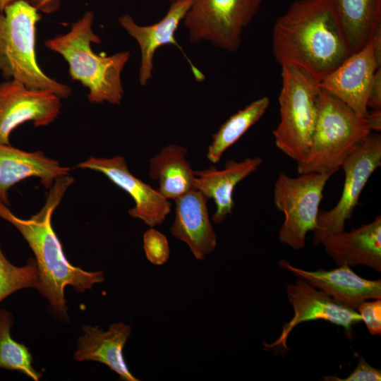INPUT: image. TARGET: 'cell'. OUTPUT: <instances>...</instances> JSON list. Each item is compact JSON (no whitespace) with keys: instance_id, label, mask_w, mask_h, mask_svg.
<instances>
[{"instance_id":"32","label":"cell","mask_w":381,"mask_h":381,"mask_svg":"<svg viewBox=\"0 0 381 381\" xmlns=\"http://www.w3.org/2000/svg\"><path fill=\"white\" fill-rule=\"evenodd\" d=\"M17 0H0V11L3 12L5 7L9 4Z\"/></svg>"},{"instance_id":"22","label":"cell","mask_w":381,"mask_h":381,"mask_svg":"<svg viewBox=\"0 0 381 381\" xmlns=\"http://www.w3.org/2000/svg\"><path fill=\"white\" fill-rule=\"evenodd\" d=\"M188 150L171 144L150 158L149 176L159 182L157 189L167 200H176L194 189L195 171L186 159Z\"/></svg>"},{"instance_id":"6","label":"cell","mask_w":381,"mask_h":381,"mask_svg":"<svg viewBox=\"0 0 381 381\" xmlns=\"http://www.w3.org/2000/svg\"><path fill=\"white\" fill-rule=\"evenodd\" d=\"M281 67L280 121L272 133L277 147L298 162L311 145L321 88L320 80L305 71L293 66Z\"/></svg>"},{"instance_id":"30","label":"cell","mask_w":381,"mask_h":381,"mask_svg":"<svg viewBox=\"0 0 381 381\" xmlns=\"http://www.w3.org/2000/svg\"><path fill=\"white\" fill-rule=\"evenodd\" d=\"M39 11L49 14L58 11L61 0H26Z\"/></svg>"},{"instance_id":"31","label":"cell","mask_w":381,"mask_h":381,"mask_svg":"<svg viewBox=\"0 0 381 381\" xmlns=\"http://www.w3.org/2000/svg\"><path fill=\"white\" fill-rule=\"evenodd\" d=\"M371 131L380 132L381 129V109L368 112L366 115Z\"/></svg>"},{"instance_id":"5","label":"cell","mask_w":381,"mask_h":381,"mask_svg":"<svg viewBox=\"0 0 381 381\" xmlns=\"http://www.w3.org/2000/svg\"><path fill=\"white\" fill-rule=\"evenodd\" d=\"M371 132L366 116H359L337 97L321 90L311 145L297 162L298 172L334 174Z\"/></svg>"},{"instance_id":"20","label":"cell","mask_w":381,"mask_h":381,"mask_svg":"<svg viewBox=\"0 0 381 381\" xmlns=\"http://www.w3.org/2000/svg\"><path fill=\"white\" fill-rule=\"evenodd\" d=\"M259 157H248L242 161L228 160L222 169L214 167L195 171L194 188L209 199H213L216 210L212 219L214 223H222L232 213L234 207L233 192L236 185L255 171L262 164Z\"/></svg>"},{"instance_id":"24","label":"cell","mask_w":381,"mask_h":381,"mask_svg":"<svg viewBox=\"0 0 381 381\" xmlns=\"http://www.w3.org/2000/svg\"><path fill=\"white\" fill-rule=\"evenodd\" d=\"M13 316L5 309L0 310V368L16 370L38 381L41 372L33 368L32 356L23 344L14 340L11 335Z\"/></svg>"},{"instance_id":"13","label":"cell","mask_w":381,"mask_h":381,"mask_svg":"<svg viewBox=\"0 0 381 381\" xmlns=\"http://www.w3.org/2000/svg\"><path fill=\"white\" fill-rule=\"evenodd\" d=\"M77 167L102 173L128 193L135 202L128 214L150 227L162 224L171 212V203L169 200L161 195L157 189L133 175L122 156L90 157L80 162Z\"/></svg>"},{"instance_id":"15","label":"cell","mask_w":381,"mask_h":381,"mask_svg":"<svg viewBox=\"0 0 381 381\" xmlns=\"http://www.w3.org/2000/svg\"><path fill=\"white\" fill-rule=\"evenodd\" d=\"M208 199L194 188L174 200L175 218L171 234L186 243L198 260H203L217 246V235L207 206Z\"/></svg>"},{"instance_id":"27","label":"cell","mask_w":381,"mask_h":381,"mask_svg":"<svg viewBox=\"0 0 381 381\" xmlns=\"http://www.w3.org/2000/svg\"><path fill=\"white\" fill-rule=\"evenodd\" d=\"M372 335L381 334V298L363 301L356 308Z\"/></svg>"},{"instance_id":"9","label":"cell","mask_w":381,"mask_h":381,"mask_svg":"<svg viewBox=\"0 0 381 381\" xmlns=\"http://www.w3.org/2000/svg\"><path fill=\"white\" fill-rule=\"evenodd\" d=\"M380 166L381 135L371 132L341 166L344 182L337 205L329 210L319 211L317 226L313 231L315 246L322 244L327 237L344 231L346 222L351 219L364 187Z\"/></svg>"},{"instance_id":"16","label":"cell","mask_w":381,"mask_h":381,"mask_svg":"<svg viewBox=\"0 0 381 381\" xmlns=\"http://www.w3.org/2000/svg\"><path fill=\"white\" fill-rule=\"evenodd\" d=\"M278 263L282 268L353 308L356 309L363 301L381 298V281L364 279L349 266L308 271L295 267L284 259Z\"/></svg>"},{"instance_id":"25","label":"cell","mask_w":381,"mask_h":381,"mask_svg":"<svg viewBox=\"0 0 381 381\" xmlns=\"http://www.w3.org/2000/svg\"><path fill=\"white\" fill-rule=\"evenodd\" d=\"M40 278L35 259L16 266L8 260L0 246V303L17 291L33 288L38 290Z\"/></svg>"},{"instance_id":"4","label":"cell","mask_w":381,"mask_h":381,"mask_svg":"<svg viewBox=\"0 0 381 381\" xmlns=\"http://www.w3.org/2000/svg\"><path fill=\"white\" fill-rule=\"evenodd\" d=\"M39 11L26 0H17L0 11V71L4 78L15 80L31 89L50 91L61 99L72 90L45 74L35 52Z\"/></svg>"},{"instance_id":"28","label":"cell","mask_w":381,"mask_h":381,"mask_svg":"<svg viewBox=\"0 0 381 381\" xmlns=\"http://www.w3.org/2000/svg\"><path fill=\"white\" fill-rule=\"evenodd\" d=\"M324 380L328 381H380L381 371L372 367L363 356H360L356 368L346 378L341 379L331 375L325 377Z\"/></svg>"},{"instance_id":"19","label":"cell","mask_w":381,"mask_h":381,"mask_svg":"<svg viewBox=\"0 0 381 381\" xmlns=\"http://www.w3.org/2000/svg\"><path fill=\"white\" fill-rule=\"evenodd\" d=\"M322 244L339 265L368 266L381 271V217L349 232L327 237Z\"/></svg>"},{"instance_id":"1","label":"cell","mask_w":381,"mask_h":381,"mask_svg":"<svg viewBox=\"0 0 381 381\" xmlns=\"http://www.w3.org/2000/svg\"><path fill=\"white\" fill-rule=\"evenodd\" d=\"M272 53L281 66H293L318 80L350 55L327 0H296L273 27Z\"/></svg>"},{"instance_id":"33","label":"cell","mask_w":381,"mask_h":381,"mask_svg":"<svg viewBox=\"0 0 381 381\" xmlns=\"http://www.w3.org/2000/svg\"><path fill=\"white\" fill-rule=\"evenodd\" d=\"M0 202H3V201H2L1 198V197H0ZM3 203H4V202H3Z\"/></svg>"},{"instance_id":"14","label":"cell","mask_w":381,"mask_h":381,"mask_svg":"<svg viewBox=\"0 0 381 381\" xmlns=\"http://www.w3.org/2000/svg\"><path fill=\"white\" fill-rule=\"evenodd\" d=\"M193 0H177L171 2L169 11L159 22L150 25H139L129 14L119 18L121 26L135 40L141 52L139 68V83L145 86L152 78L153 57L156 50L165 44L176 46L187 59L195 79L200 82L205 76L185 54L175 39V32L180 22L184 19Z\"/></svg>"},{"instance_id":"2","label":"cell","mask_w":381,"mask_h":381,"mask_svg":"<svg viewBox=\"0 0 381 381\" xmlns=\"http://www.w3.org/2000/svg\"><path fill=\"white\" fill-rule=\"evenodd\" d=\"M73 182L69 175L56 179L43 207L29 219L17 217L0 202V217L19 231L35 255L40 278L38 291L47 299L54 315L64 320L68 318L64 294L66 286L82 293L104 281L102 271H85L68 262L52 226V214Z\"/></svg>"},{"instance_id":"10","label":"cell","mask_w":381,"mask_h":381,"mask_svg":"<svg viewBox=\"0 0 381 381\" xmlns=\"http://www.w3.org/2000/svg\"><path fill=\"white\" fill-rule=\"evenodd\" d=\"M380 65L381 28L364 47L350 54L321 80L320 87L337 97L359 116H366L370 86Z\"/></svg>"},{"instance_id":"17","label":"cell","mask_w":381,"mask_h":381,"mask_svg":"<svg viewBox=\"0 0 381 381\" xmlns=\"http://www.w3.org/2000/svg\"><path fill=\"white\" fill-rule=\"evenodd\" d=\"M70 171L42 151L27 152L0 143V197L7 206L8 191L18 182L37 177L49 190L56 179L69 175Z\"/></svg>"},{"instance_id":"3","label":"cell","mask_w":381,"mask_h":381,"mask_svg":"<svg viewBox=\"0 0 381 381\" xmlns=\"http://www.w3.org/2000/svg\"><path fill=\"white\" fill-rule=\"evenodd\" d=\"M93 21V12L87 11L68 32L47 40L44 44L67 61L71 79L89 90L90 102L120 104L123 96L121 75L131 53L125 51L111 56L95 53L91 43L99 44L101 40L92 28Z\"/></svg>"},{"instance_id":"23","label":"cell","mask_w":381,"mask_h":381,"mask_svg":"<svg viewBox=\"0 0 381 381\" xmlns=\"http://www.w3.org/2000/svg\"><path fill=\"white\" fill-rule=\"evenodd\" d=\"M270 103L267 97H262L231 116L212 135L207 153L208 160L213 164L219 162L225 151L264 115Z\"/></svg>"},{"instance_id":"29","label":"cell","mask_w":381,"mask_h":381,"mask_svg":"<svg viewBox=\"0 0 381 381\" xmlns=\"http://www.w3.org/2000/svg\"><path fill=\"white\" fill-rule=\"evenodd\" d=\"M368 108L373 110L381 109V68H378L375 74L370 86Z\"/></svg>"},{"instance_id":"26","label":"cell","mask_w":381,"mask_h":381,"mask_svg":"<svg viewBox=\"0 0 381 381\" xmlns=\"http://www.w3.org/2000/svg\"><path fill=\"white\" fill-rule=\"evenodd\" d=\"M143 249L148 261L155 265H163L169 258L170 248L167 237L153 227L143 234Z\"/></svg>"},{"instance_id":"12","label":"cell","mask_w":381,"mask_h":381,"mask_svg":"<svg viewBox=\"0 0 381 381\" xmlns=\"http://www.w3.org/2000/svg\"><path fill=\"white\" fill-rule=\"evenodd\" d=\"M286 295L294 315L284 325L278 339L272 344H266V347L282 346L286 349V340L289 334L296 325L303 322L315 320L328 321L343 327L349 337H351L352 326L362 321L355 308L318 290L301 277H298L294 284L287 286Z\"/></svg>"},{"instance_id":"7","label":"cell","mask_w":381,"mask_h":381,"mask_svg":"<svg viewBox=\"0 0 381 381\" xmlns=\"http://www.w3.org/2000/svg\"><path fill=\"white\" fill-rule=\"evenodd\" d=\"M291 177L280 173L274 183V202L284 213L279 239L293 249L304 248L307 234L317 226L323 190L332 173H304Z\"/></svg>"},{"instance_id":"8","label":"cell","mask_w":381,"mask_h":381,"mask_svg":"<svg viewBox=\"0 0 381 381\" xmlns=\"http://www.w3.org/2000/svg\"><path fill=\"white\" fill-rule=\"evenodd\" d=\"M262 0H193L184 18L192 43L207 41L233 53L242 33L259 11Z\"/></svg>"},{"instance_id":"21","label":"cell","mask_w":381,"mask_h":381,"mask_svg":"<svg viewBox=\"0 0 381 381\" xmlns=\"http://www.w3.org/2000/svg\"><path fill=\"white\" fill-rule=\"evenodd\" d=\"M349 54L364 47L381 28V0H327Z\"/></svg>"},{"instance_id":"18","label":"cell","mask_w":381,"mask_h":381,"mask_svg":"<svg viewBox=\"0 0 381 381\" xmlns=\"http://www.w3.org/2000/svg\"><path fill=\"white\" fill-rule=\"evenodd\" d=\"M83 331L73 354L76 361L99 362L117 373L122 380H139L128 369L123 354L131 333L130 325L121 322L114 323L106 331L98 326L84 325Z\"/></svg>"},{"instance_id":"11","label":"cell","mask_w":381,"mask_h":381,"mask_svg":"<svg viewBox=\"0 0 381 381\" xmlns=\"http://www.w3.org/2000/svg\"><path fill=\"white\" fill-rule=\"evenodd\" d=\"M61 106V98L50 91L31 89L12 79L0 83V143L10 144L11 132L25 122L35 127L49 125Z\"/></svg>"},{"instance_id":"34","label":"cell","mask_w":381,"mask_h":381,"mask_svg":"<svg viewBox=\"0 0 381 381\" xmlns=\"http://www.w3.org/2000/svg\"><path fill=\"white\" fill-rule=\"evenodd\" d=\"M170 1H171V2H173V1H177V0H170Z\"/></svg>"}]
</instances>
